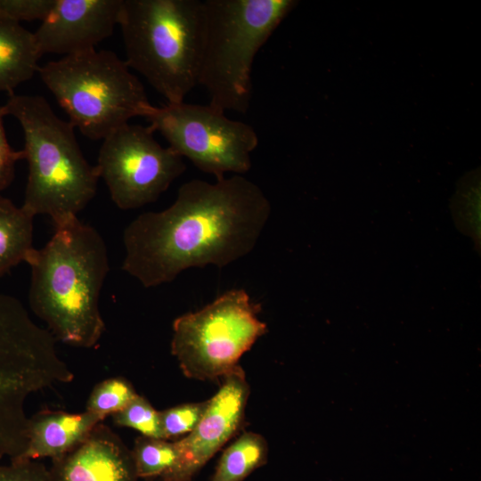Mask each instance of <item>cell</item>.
Here are the masks:
<instances>
[{
    "mask_svg": "<svg viewBox=\"0 0 481 481\" xmlns=\"http://www.w3.org/2000/svg\"><path fill=\"white\" fill-rule=\"evenodd\" d=\"M209 399L200 403L180 404L159 412L164 439L188 435L203 417Z\"/></svg>",
    "mask_w": 481,
    "mask_h": 481,
    "instance_id": "cell-21",
    "label": "cell"
},
{
    "mask_svg": "<svg viewBox=\"0 0 481 481\" xmlns=\"http://www.w3.org/2000/svg\"><path fill=\"white\" fill-rule=\"evenodd\" d=\"M294 0H204L205 30L198 85L209 105L245 113L252 97L255 57Z\"/></svg>",
    "mask_w": 481,
    "mask_h": 481,
    "instance_id": "cell-5",
    "label": "cell"
},
{
    "mask_svg": "<svg viewBox=\"0 0 481 481\" xmlns=\"http://www.w3.org/2000/svg\"><path fill=\"white\" fill-rule=\"evenodd\" d=\"M56 0H0V15L20 23L47 18Z\"/></svg>",
    "mask_w": 481,
    "mask_h": 481,
    "instance_id": "cell-22",
    "label": "cell"
},
{
    "mask_svg": "<svg viewBox=\"0 0 481 481\" xmlns=\"http://www.w3.org/2000/svg\"><path fill=\"white\" fill-rule=\"evenodd\" d=\"M267 454L261 435L244 433L224 451L211 481H243L266 462Z\"/></svg>",
    "mask_w": 481,
    "mask_h": 481,
    "instance_id": "cell-17",
    "label": "cell"
},
{
    "mask_svg": "<svg viewBox=\"0 0 481 481\" xmlns=\"http://www.w3.org/2000/svg\"><path fill=\"white\" fill-rule=\"evenodd\" d=\"M122 0H56L34 32L41 54L64 56L95 49L118 25Z\"/></svg>",
    "mask_w": 481,
    "mask_h": 481,
    "instance_id": "cell-12",
    "label": "cell"
},
{
    "mask_svg": "<svg viewBox=\"0 0 481 481\" xmlns=\"http://www.w3.org/2000/svg\"><path fill=\"white\" fill-rule=\"evenodd\" d=\"M223 379L198 425L175 442L178 461L163 481H190L240 428L249 395L245 372L239 365Z\"/></svg>",
    "mask_w": 481,
    "mask_h": 481,
    "instance_id": "cell-11",
    "label": "cell"
},
{
    "mask_svg": "<svg viewBox=\"0 0 481 481\" xmlns=\"http://www.w3.org/2000/svg\"><path fill=\"white\" fill-rule=\"evenodd\" d=\"M31 270L29 306L56 340L94 347L105 331L99 299L110 271L106 244L77 216L54 225V233L25 260Z\"/></svg>",
    "mask_w": 481,
    "mask_h": 481,
    "instance_id": "cell-2",
    "label": "cell"
},
{
    "mask_svg": "<svg viewBox=\"0 0 481 481\" xmlns=\"http://www.w3.org/2000/svg\"><path fill=\"white\" fill-rule=\"evenodd\" d=\"M37 72L69 121L91 140L105 139L132 118H145L153 107L143 85L112 51L63 56Z\"/></svg>",
    "mask_w": 481,
    "mask_h": 481,
    "instance_id": "cell-7",
    "label": "cell"
},
{
    "mask_svg": "<svg viewBox=\"0 0 481 481\" xmlns=\"http://www.w3.org/2000/svg\"><path fill=\"white\" fill-rule=\"evenodd\" d=\"M126 63L167 103L198 85L205 30L204 0H122Z\"/></svg>",
    "mask_w": 481,
    "mask_h": 481,
    "instance_id": "cell-4",
    "label": "cell"
},
{
    "mask_svg": "<svg viewBox=\"0 0 481 481\" xmlns=\"http://www.w3.org/2000/svg\"><path fill=\"white\" fill-rule=\"evenodd\" d=\"M154 132L128 123L103 139L96 167L120 209L155 202L186 169L183 158L160 145Z\"/></svg>",
    "mask_w": 481,
    "mask_h": 481,
    "instance_id": "cell-10",
    "label": "cell"
},
{
    "mask_svg": "<svg viewBox=\"0 0 481 481\" xmlns=\"http://www.w3.org/2000/svg\"><path fill=\"white\" fill-rule=\"evenodd\" d=\"M260 305L242 289H230L203 308L173 322L171 353L190 379L214 380L237 366L267 326L257 318Z\"/></svg>",
    "mask_w": 481,
    "mask_h": 481,
    "instance_id": "cell-8",
    "label": "cell"
},
{
    "mask_svg": "<svg viewBox=\"0 0 481 481\" xmlns=\"http://www.w3.org/2000/svg\"><path fill=\"white\" fill-rule=\"evenodd\" d=\"M53 481H137L132 451L111 428L98 423L74 450L53 459Z\"/></svg>",
    "mask_w": 481,
    "mask_h": 481,
    "instance_id": "cell-13",
    "label": "cell"
},
{
    "mask_svg": "<svg viewBox=\"0 0 481 481\" xmlns=\"http://www.w3.org/2000/svg\"><path fill=\"white\" fill-rule=\"evenodd\" d=\"M4 105H0V195L14 179L16 162L24 159L23 151H14L7 141L4 127Z\"/></svg>",
    "mask_w": 481,
    "mask_h": 481,
    "instance_id": "cell-24",
    "label": "cell"
},
{
    "mask_svg": "<svg viewBox=\"0 0 481 481\" xmlns=\"http://www.w3.org/2000/svg\"><path fill=\"white\" fill-rule=\"evenodd\" d=\"M137 395L133 385L126 379L110 378L95 385L86 411L103 421L107 416L122 411Z\"/></svg>",
    "mask_w": 481,
    "mask_h": 481,
    "instance_id": "cell-19",
    "label": "cell"
},
{
    "mask_svg": "<svg viewBox=\"0 0 481 481\" xmlns=\"http://www.w3.org/2000/svg\"><path fill=\"white\" fill-rule=\"evenodd\" d=\"M34 32L0 15V92L14 89L38 71L41 57Z\"/></svg>",
    "mask_w": 481,
    "mask_h": 481,
    "instance_id": "cell-15",
    "label": "cell"
},
{
    "mask_svg": "<svg viewBox=\"0 0 481 481\" xmlns=\"http://www.w3.org/2000/svg\"><path fill=\"white\" fill-rule=\"evenodd\" d=\"M144 118L170 148L216 180L226 173L242 175L251 167V153L258 145L257 132L209 104L153 106Z\"/></svg>",
    "mask_w": 481,
    "mask_h": 481,
    "instance_id": "cell-9",
    "label": "cell"
},
{
    "mask_svg": "<svg viewBox=\"0 0 481 481\" xmlns=\"http://www.w3.org/2000/svg\"><path fill=\"white\" fill-rule=\"evenodd\" d=\"M132 451L136 473L140 478L159 477L164 480L175 469L178 461L175 442L141 436L135 439Z\"/></svg>",
    "mask_w": 481,
    "mask_h": 481,
    "instance_id": "cell-18",
    "label": "cell"
},
{
    "mask_svg": "<svg viewBox=\"0 0 481 481\" xmlns=\"http://www.w3.org/2000/svg\"><path fill=\"white\" fill-rule=\"evenodd\" d=\"M270 213L262 189L241 175L190 180L170 207L143 213L125 228L121 268L145 288L188 268H222L253 250Z\"/></svg>",
    "mask_w": 481,
    "mask_h": 481,
    "instance_id": "cell-1",
    "label": "cell"
},
{
    "mask_svg": "<svg viewBox=\"0 0 481 481\" xmlns=\"http://www.w3.org/2000/svg\"><path fill=\"white\" fill-rule=\"evenodd\" d=\"M4 108L24 135L29 176L21 208L34 217L48 215L54 225L77 216L94 197L100 175L84 157L75 127L41 95L13 94Z\"/></svg>",
    "mask_w": 481,
    "mask_h": 481,
    "instance_id": "cell-3",
    "label": "cell"
},
{
    "mask_svg": "<svg viewBox=\"0 0 481 481\" xmlns=\"http://www.w3.org/2000/svg\"><path fill=\"white\" fill-rule=\"evenodd\" d=\"M55 343L18 298L0 292V460H14L27 447L29 396L74 379Z\"/></svg>",
    "mask_w": 481,
    "mask_h": 481,
    "instance_id": "cell-6",
    "label": "cell"
},
{
    "mask_svg": "<svg viewBox=\"0 0 481 481\" xmlns=\"http://www.w3.org/2000/svg\"><path fill=\"white\" fill-rule=\"evenodd\" d=\"M113 422L139 431L142 436L164 439L159 412L149 401L137 395L122 411L112 415Z\"/></svg>",
    "mask_w": 481,
    "mask_h": 481,
    "instance_id": "cell-20",
    "label": "cell"
},
{
    "mask_svg": "<svg viewBox=\"0 0 481 481\" xmlns=\"http://www.w3.org/2000/svg\"><path fill=\"white\" fill-rule=\"evenodd\" d=\"M101 422L86 411L80 413L38 412L29 418V441L24 452L11 461L61 457L80 445Z\"/></svg>",
    "mask_w": 481,
    "mask_h": 481,
    "instance_id": "cell-14",
    "label": "cell"
},
{
    "mask_svg": "<svg viewBox=\"0 0 481 481\" xmlns=\"http://www.w3.org/2000/svg\"><path fill=\"white\" fill-rule=\"evenodd\" d=\"M34 216L0 195V276L25 262L33 247Z\"/></svg>",
    "mask_w": 481,
    "mask_h": 481,
    "instance_id": "cell-16",
    "label": "cell"
},
{
    "mask_svg": "<svg viewBox=\"0 0 481 481\" xmlns=\"http://www.w3.org/2000/svg\"><path fill=\"white\" fill-rule=\"evenodd\" d=\"M0 481H53L51 472L36 461H11L0 465Z\"/></svg>",
    "mask_w": 481,
    "mask_h": 481,
    "instance_id": "cell-23",
    "label": "cell"
}]
</instances>
